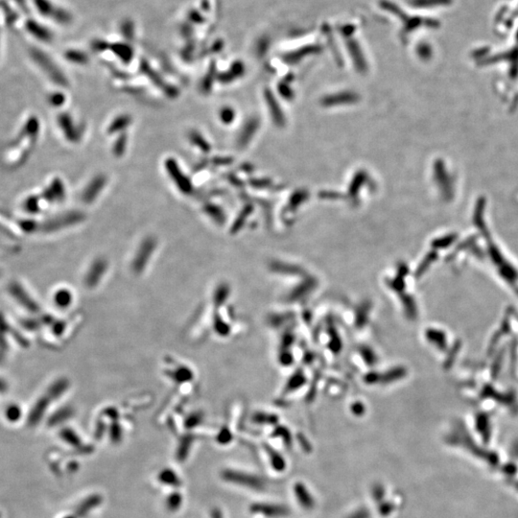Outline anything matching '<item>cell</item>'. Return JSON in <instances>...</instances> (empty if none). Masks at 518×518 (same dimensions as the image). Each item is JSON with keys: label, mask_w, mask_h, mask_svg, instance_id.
Returning a JSON list of instances; mask_svg holds the SVG:
<instances>
[{"label": "cell", "mask_w": 518, "mask_h": 518, "mask_svg": "<svg viewBox=\"0 0 518 518\" xmlns=\"http://www.w3.org/2000/svg\"><path fill=\"white\" fill-rule=\"evenodd\" d=\"M204 211L215 222L222 224L225 221V213L223 209L214 204L207 203L204 206Z\"/></svg>", "instance_id": "obj_7"}, {"label": "cell", "mask_w": 518, "mask_h": 518, "mask_svg": "<svg viewBox=\"0 0 518 518\" xmlns=\"http://www.w3.org/2000/svg\"><path fill=\"white\" fill-rule=\"evenodd\" d=\"M127 145H128V136L125 133H121L117 137V139L115 140V143L113 145V155L117 158L122 157L124 153L126 151Z\"/></svg>", "instance_id": "obj_8"}, {"label": "cell", "mask_w": 518, "mask_h": 518, "mask_svg": "<svg viewBox=\"0 0 518 518\" xmlns=\"http://www.w3.org/2000/svg\"><path fill=\"white\" fill-rule=\"evenodd\" d=\"M132 116L129 114H121L116 116L108 127V133L114 134L125 131L132 124Z\"/></svg>", "instance_id": "obj_4"}, {"label": "cell", "mask_w": 518, "mask_h": 518, "mask_svg": "<svg viewBox=\"0 0 518 518\" xmlns=\"http://www.w3.org/2000/svg\"><path fill=\"white\" fill-rule=\"evenodd\" d=\"M229 161H230V160H227V159H222V158L219 159V158H216V159L213 160V163L217 164V165L218 164H226V163H228Z\"/></svg>", "instance_id": "obj_13"}, {"label": "cell", "mask_w": 518, "mask_h": 518, "mask_svg": "<svg viewBox=\"0 0 518 518\" xmlns=\"http://www.w3.org/2000/svg\"><path fill=\"white\" fill-rule=\"evenodd\" d=\"M189 137L191 143L194 146H196L202 153L209 154L211 151V145L208 143L206 137L201 132L193 130L189 132Z\"/></svg>", "instance_id": "obj_5"}, {"label": "cell", "mask_w": 518, "mask_h": 518, "mask_svg": "<svg viewBox=\"0 0 518 518\" xmlns=\"http://www.w3.org/2000/svg\"><path fill=\"white\" fill-rule=\"evenodd\" d=\"M236 113L231 108L225 107L220 111V119L224 124H230L234 120Z\"/></svg>", "instance_id": "obj_11"}, {"label": "cell", "mask_w": 518, "mask_h": 518, "mask_svg": "<svg viewBox=\"0 0 518 518\" xmlns=\"http://www.w3.org/2000/svg\"><path fill=\"white\" fill-rule=\"evenodd\" d=\"M164 167L175 185L179 189V192L184 195H189L192 193L193 184L189 177L179 167L177 160L174 158H168L164 161Z\"/></svg>", "instance_id": "obj_1"}, {"label": "cell", "mask_w": 518, "mask_h": 518, "mask_svg": "<svg viewBox=\"0 0 518 518\" xmlns=\"http://www.w3.org/2000/svg\"><path fill=\"white\" fill-rule=\"evenodd\" d=\"M213 83H214V72L213 71H209L207 73V75L204 78L203 82H202V85H201L202 92L205 93V95L210 93L211 90H212Z\"/></svg>", "instance_id": "obj_10"}, {"label": "cell", "mask_w": 518, "mask_h": 518, "mask_svg": "<svg viewBox=\"0 0 518 518\" xmlns=\"http://www.w3.org/2000/svg\"><path fill=\"white\" fill-rule=\"evenodd\" d=\"M108 182V178L105 175H97L91 181L88 183V185L85 187L83 194H82V200L83 202L89 205L92 202H95V199L98 197V195L102 192L104 187L106 186Z\"/></svg>", "instance_id": "obj_2"}, {"label": "cell", "mask_w": 518, "mask_h": 518, "mask_svg": "<svg viewBox=\"0 0 518 518\" xmlns=\"http://www.w3.org/2000/svg\"><path fill=\"white\" fill-rule=\"evenodd\" d=\"M66 98L62 93H55L51 96V102L54 106H62Z\"/></svg>", "instance_id": "obj_12"}, {"label": "cell", "mask_w": 518, "mask_h": 518, "mask_svg": "<svg viewBox=\"0 0 518 518\" xmlns=\"http://www.w3.org/2000/svg\"><path fill=\"white\" fill-rule=\"evenodd\" d=\"M59 123H60L62 130L65 132L66 138L69 142H77L80 140L82 132H81V130H79L76 127L72 118L68 114H66V113L62 114L59 117Z\"/></svg>", "instance_id": "obj_3"}, {"label": "cell", "mask_w": 518, "mask_h": 518, "mask_svg": "<svg viewBox=\"0 0 518 518\" xmlns=\"http://www.w3.org/2000/svg\"><path fill=\"white\" fill-rule=\"evenodd\" d=\"M255 130H256V122L255 120H252L246 124L243 131L240 132V135L238 137V144L240 147H244L249 143V140H251V138L253 137Z\"/></svg>", "instance_id": "obj_6"}, {"label": "cell", "mask_w": 518, "mask_h": 518, "mask_svg": "<svg viewBox=\"0 0 518 518\" xmlns=\"http://www.w3.org/2000/svg\"><path fill=\"white\" fill-rule=\"evenodd\" d=\"M49 195H51V200L53 199H58V200H62V199L65 198V189H64V184L62 183V181L60 179H55L52 183V187H51V192L49 191L48 193Z\"/></svg>", "instance_id": "obj_9"}]
</instances>
